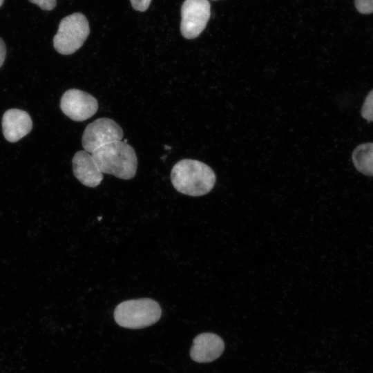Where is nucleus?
<instances>
[{"mask_svg":"<svg viewBox=\"0 0 373 373\" xmlns=\"http://www.w3.org/2000/svg\"><path fill=\"white\" fill-rule=\"evenodd\" d=\"M1 124L3 136L10 142L19 141L28 134L32 128L29 114L17 108L6 111L3 115Z\"/></svg>","mask_w":373,"mask_h":373,"instance_id":"8","label":"nucleus"},{"mask_svg":"<svg viewBox=\"0 0 373 373\" xmlns=\"http://www.w3.org/2000/svg\"><path fill=\"white\" fill-rule=\"evenodd\" d=\"M44 10H51L56 6V0H29Z\"/></svg>","mask_w":373,"mask_h":373,"instance_id":"14","label":"nucleus"},{"mask_svg":"<svg viewBox=\"0 0 373 373\" xmlns=\"http://www.w3.org/2000/svg\"><path fill=\"white\" fill-rule=\"evenodd\" d=\"M354 5L361 14H371L373 12V0H354Z\"/></svg>","mask_w":373,"mask_h":373,"instance_id":"13","label":"nucleus"},{"mask_svg":"<svg viewBox=\"0 0 373 373\" xmlns=\"http://www.w3.org/2000/svg\"><path fill=\"white\" fill-rule=\"evenodd\" d=\"M132 6L136 10L144 12L149 8L151 0H130Z\"/></svg>","mask_w":373,"mask_h":373,"instance_id":"15","label":"nucleus"},{"mask_svg":"<svg viewBox=\"0 0 373 373\" xmlns=\"http://www.w3.org/2000/svg\"><path fill=\"white\" fill-rule=\"evenodd\" d=\"M362 117L368 122H373V90L367 95L361 108Z\"/></svg>","mask_w":373,"mask_h":373,"instance_id":"12","label":"nucleus"},{"mask_svg":"<svg viewBox=\"0 0 373 373\" xmlns=\"http://www.w3.org/2000/svg\"><path fill=\"white\" fill-rule=\"evenodd\" d=\"M6 55V45L3 39L0 37V68L2 66Z\"/></svg>","mask_w":373,"mask_h":373,"instance_id":"16","label":"nucleus"},{"mask_svg":"<svg viewBox=\"0 0 373 373\" xmlns=\"http://www.w3.org/2000/svg\"><path fill=\"white\" fill-rule=\"evenodd\" d=\"M98 102L92 95L76 88L67 90L60 100L62 112L70 119L82 122L93 116L98 110Z\"/></svg>","mask_w":373,"mask_h":373,"instance_id":"7","label":"nucleus"},{"mask_svg":"<svg viewBox=\"0 0 373 373\" xmlns=\"http://www.w3.org/2000/svg\"><path fill=\"white\" fill-rule=\"evenodd\" d=\"M161 314L162 309L158 303L149 298L123 301L114 311L116 323L130 329L150 326L160 318Z\"/></svg>","mask_w":373,"mask_h":373,"instance_id":"3","label":"nucleus"},{"mask_svg":"<svg viewBox=\"0 0 373 373\" xmlns=\"http://www.w3.org/2000/svg\"><path fill=\"white\" fill-rule=\"evenodd\" d=\"M171 180L177 191L190 196H201L213 189L216 175L208 165L202 162L183 159L173 166Z\"/></svg>","mask_w":373,"mask_h":373,"instance_id":"1","label":"nucleus"},{"mask_svg":"<svg viewBox=\"0 0 373 373\" xmlns=\"http://www.w3.org/2000/svg\"><path fill=\"white\" fill-rule=\"evenodd\" d=\"M4 0H0V7L2 6Z\"/></svg>","mask_w":373,"mask_h":373,"instance_id":"17","label":"nucleus"},{"mask_svg":"<svg viewBox=\"0 0 373 373\" xmlns=\"http://www.w3.org/2000/svg\"><path fill=\"white\" fill-rule=\"evenodd\" d=\"M123 131L114 120L107 117L99 118L88 124L82 135L84 151L92 153L100 147L121 141Z\"/></svg>","mask_w":373,"mask_h":373,"instance_id":"5","label":"nucleus"},{"mask_svg":"<svg viewBox=\"0 0 373 373\" xmlns=\"http://www.w3.org/2000/svg\"><path fill=\"white\" fill-rule=\"evenodd\" d=\"M211 6L207 0H185L181 8L180 31L188 39L197 37L209 19Z\"/></svg>","mask_w":373,"mask_h":373,"instance_id":"6","label":"nucleus"},{"mask_svg":"<svg viewBox=\"0 0 373 373\" xmlns=\"http://www.w3.org/2000/svg\"><path fill=\"white\" fill-rule=\"evenodd\" d=\"M89 33L88 21L83 14L76 12L66 16L60 21L54 36V48L61 55H71L82 47Z\"/></svg>","mask_w":373,"mask_h":373,"instance_id":"4","label":"nucleus"},{"mask_svg":"<svg viewBox=\"0 0 373 373\" xmlns=\"http://www.w3.org/2000/svg\"><path fill=\"white\" fill-rule=\"evenodd\" d=\"M72 164L74 175L82 184L96 187L103 180V173L97 168L91 153L84 150L77 151Z\"/></svg>","mask_w":373,"mask_h":373,"instance_id":"10","label":"nucleus"},{"mask_svg":"<svg viewBox=\"0 0 373 373\" xmlns=\"http://www.w3.org/2000/svg\"><path fill=\"white\" fill-rule=\"evenodd\" d=\"M352 161L361 173L373 176V142L361 144L352 153Z\"/></svg>","mask_w":373,"mask_h":373,"instance_id":"11","label":"nucleus"},{"mask_svg":"<svg viewBox=\"0 0 373 373\" xmlns=\"http://www.w3.org/2000/svg\"><path fill=\"white\" fill-rule=\"evenodd\" d=\"M94 162L102 173L129 180L136 173L137 159L134 149L121 141L100 147L91 153Z\"/></svg>","mask_w":373,"mask_h":373,"instance_id":"2","label":"nucleus"},{"mask_svg":"<svg viewBox=\"0 0 373 373\" xmlns=\"http://www.w3.org/2000/svg\"><path fill=\"white\" fill-rule=\"evenodd\" d=\"M224 349V342L219 336L213 333H202L194 338L190 356L198 363L211 362L222 354Z\"/></svg>","mask_w":373,"mask_h":373,"instance_id":"9","label":"nucleus"}]
</instances>
